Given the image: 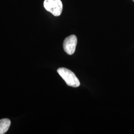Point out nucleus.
<instances>
[{
  "label": "nucleus",
  "mask_w": 134,
  "mask_h": 134,
  "mask_svg": "<svg viewBox=\"0 0 134 134\" xmlns=\"http://www.w3.org/2000/svg\"><path fill=\"white\" fill-rule=\"evenodd\" d=\"M57 72L68 86L73 87H77L80 86V82L79 79L71 70L65 68H60L58 69Z\"/></svg>",
  "instance_id": "obj_1"
},
{
  "label": "nucleus",
  "mask_w": 134,
  "mask_h": 134,
  "mask_svg": "<svg viewBox=\"0 0 134 134\" xmlns=\"http://www.w3.org/2000/svg\"><path fill=\"white\" fill-rule=\"evenodd\" d=\"M44 7L55 16L60 15L63 10V4L61 0H45Z\"/></svg>",
  "instance_id": "obj_2"
},
{
  "label": "nucleus",
  "mask_w": 134,
  "mask_h": 134,
  "mask_svg": "<svg viewBox=\"0 0 134 134\" xmlns=\"http://www.w3.org/2000/svg\"><path fill=\"white\" fill-rule=\"evenodd\" d=\"M77 44V38L75 35H70L66 38L63 42L64 51L68 55H72L76 50Z\"/></svg>",
  "instance_id": "obj_3"
},
{
  "label": "nucleus",
  "mask_w": 134,
  "mask_h": 134,
  "mask_svg": "<svg viewBox=\"0 0 134 134\" xmlns=\"http://www.w3.org/2000/svg\"><path fill=\"white\" fill-rule=\"evenodd\" d=\"M10 121L9 119H2L0 120V134L5 133L10 128Z\"/></svg>",
  "instance_id": "obj_4"
},
{
  "label": "nucleus",
  "mask_w": 134,
  "mask_h": 134,
  "mask_svg": "<svg viewBox=\"0 0 134 134\" xmlns=\"http://www.w3.org/2000/svg\"><path fill=\"white\" fill-rule=\"evenodd\" d=\"M133 2H134V0H133Z\"/></svg>",
  "instance_id": "obj_5"
}]
</instances>
